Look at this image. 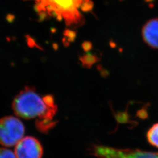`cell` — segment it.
Instances as JSON below:
<instances>
[{
  "mask_svg": "<svg viewBox=\"0 0 158 158\" xmlns=\"http://www.w3.org/2000/svg\"><path fill=\"white\" fill-rule=\"evenodd\" d=\"M12 108L18 117L31 119L38 117L37 120L45 123H53L56 113V106H48L40 96L32 90L21 92L15 98Z\"/></svg>",
  "mask_w": 158,
  "mask_h": 158,
  "instance_id": "1",
  "label": "cell"
},
{
  "mask_svg": "<svg viewBox=\"0 0 158 158\" xmlns=\"http://www.w3.org/2000/svg\"><path fill=\"white\" fill-rule=\"evenodd\" d=\"M25 127L19 119L6 116L0 119V144L4 147L15 146L23 138Z\"/></svg>",
  "mask_w": 158,
  "mask_h": 158,
  "instance_id": "2",
  "label": "cell"
},
{
  "mask_svg": "<svg viewBox=\"0 0 158 158\" xmlns=\"http://www.w3.org/2000/svg\"><path fill=\"white\" fill-rule=\"evenodd\" d=\"M89 153L98 158H158V152L139 149H117L100 145H93Z\"/></svg>",
  "mask_w": 158,
  "mask_h": 158,
  "instance_id": "3",
  "label": "cell"
},
{
  "mask_svg": "<svg viewBox=\"0 0 158 158\" xmlns=\"http://www.w3.org/2000/svg\"><path fill=\"white\" fill-rule=\"evenodd\" d=\"M14 153L17 158H42L43 147L40 141L33 136H26L15 147Z\"/></svg>",
  "mask_w": 158,
  "mask_h": 158,
  "instance_id": "4",
  "label": "cell"
},
{
  "mask_svg": "<svg viewBox=\"0 0 158 158\" xmlns=\"http://www.w3.org/2000/svg\"><path fill=\"white\" fill-rule=\"evenodd\" d=\"M85 0H40V4L42 8L47 6L49 12H56L59 15L73 17L77 14V8Z\"/></svg>",
  "mask_w": 158,
  "mask_h": 158,
  "instance_id": "5",
  "label": "cell"
},
{
  "mask_svg": "<svg viewBox=\"0 0 158 158\" xmlns=\"http://www.w3.org/2000/svg\"><path fill=\"white\" fill-rule=\"evenodd\" d=\"M144 42L154 49H158V18L148 21L142 30Z\"/></svg>",
  "mask_w": 158,
  "mask_h": 158,
  "instance_id": "6",
  "label": "cell"
},
{
  "mask_svg": "<svg viewBox=\"0 0 158 158\" xmlns=\"http://www.w3.org/2000/svg\"><path fill=\"white\" fill-rule=\"evenodd\" d=\"M147 138L148 141L151 145L158 148V123L153 125L148 130Z\"/></svg>",
  "mask_w": 158,
  "mask_h": 158,
  "instance_id": "7",
  "label": "cell"
},
{
  "mask_svg": "<svg viewBox=\"0 0 158 158\" xmlns=\"http://www.w3.org/2000/svg\"><path fill=\"white\" fill-rule=\"evenodd\" d=\"M0 158H17L14 152L6 148H0Z\"/></svg>",
  "mask_w": 158,
  "mask_h": 158,
  "instance_id": "8",
  "label": "cell"
},
{
  "mask_svg": "<svg viewBox=\"0 0 158 158\" xmlns=\"http://www.w3.org/2000/svg\"><path fill=\"white\" fill-rule=\"evenodd\" d=\"M84 64L87 66H91L96 62V57L92 55H86L83 57L81 60Z\"/></svg>",
  "mask_w": 158,
  "mask_h": 158,
  "instance_id": "9",
  "label": "cell"
},
{
  "mask_svg": "<svg viewBox=\"0 0 158 158\" xmlns=\"http://www.w3.org/2000/svg\"><path fill=\"white\" fill-rule=\"evenodd\" d=\"M93 2L90 0H85L80 6L81 10L82 11L88 12L90 11L93 8Z\"/></svg>",
  "mask_w": 158,
  "mask_h": 158,
  "instance_id": "10",
  "label": "cell"
},
{
  "mask_svg": "<svg viewBox=\"0 0 158 158\" xmlns=\"http://www.w3.org/2000/svg\"><path fill=\"white\" fill-rule=\"evenodd\" d=\"M64 34L66 36L69 38L68 41H71V42L73 41L74 38H76V34L74 31L69 30V29H66Z\"/></svg>",
  "mask_w": 158,
  "mask_h": 158,
  "instance_id": "11",
  "label": "cell"
},
{
  "mask_svg": "<svg viewBox=\"0 0 158 158\" xmlns=\"http://www.w3.org/2000/svg\"><path fill=\"white\" fill-rule=\"evenodd\" d=\"M82 48L85 52H87L92 48V45L90 42H85L82 45Z\"/></svg>",
  "mask_w": 158,
  "mask_h": 158,
  "instance_id": "12",
  "label": "cell"
},
{
  "mask_svg": "<svg viewBox=\"0 0 158 158\" xmlns=\"http://www.w3.org/2000/svg\"><path fill=\"white\" fill-rule=\"evenodd\" d=\"M6 19L8 23H12L15 19V16L12 14H8L6 17Z\"/></svg>",
  "mask_w": 158,
  "mask_h": 158,
  "instance_id": "13",
  "label": "cell"
},
{
  "mask_svg": "<svg viewBox=\"0 0 158 158\" xmlns=\"http://www.w3.org/2000/svg\"><path fill=\"white\" fill-rule=\"evenodd\" d=\"M46 17V14L45 12H40L39 15V18H40V21H43Z\"/></svg>",
  "mask_w": 158,
  "mask_h": 158,
  "instance_id": "14",
  "label": "cell"
},
{
  "mask_svg": "<svg viewBox=\"0 0 158 158\" xmlns=\"http://www.w3.org/2000/svg\"><path fill=\"white\" fill-rule=\"evenodd\" d=\"M55 47H56V49L57 50V47H58L57 45V44H53V48H54V49L55 48Z\"/></svg>",
  "mask_w": 158,
  "mask_h": 158,
  "instance_id": "15",
  "label": "cell"
}]
</instances>
